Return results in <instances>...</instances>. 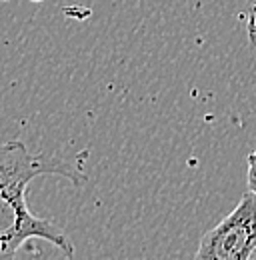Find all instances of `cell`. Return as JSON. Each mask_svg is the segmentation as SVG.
I'll use <instances>...</instances> for the list:
<instances>
[{"label": "cell", "instance_id": "6da1fadb", "mask_svg": "<svg viewBox=\"0 0 256 260\" xmlns=\"http://www.w3.org/2000/svg\"><path fill=\"white\" fill-rule=\"evenodd\" d=\"M42 174H60L76 186L86 180L72 164L30 154L20 140L0 144V260H14L18 248L30 238H42L62 250L68 260L74 258L68 236L54 222L36 216L28 208V184Z\"/></svg>", "mask_w": 256, "mask_h": 260}, {"label": "cell", "instance_id": "7a4b0ae2", "mask_svg": "<svg viewBox=\"0 0 256 260\" xmlns=\"http://www.w3.org/2000/svg\"><path fill=\"white\" fill-rule=\"evenodd\" d=\"M256 252V194L246 192L236 208L208 230L192 260H252Z\"/></svg>", "mask_w": 256, "mask_h": 260}, {"label": "cell", "instance_id": "3957f363", "mask_svg": "<svg viewBox=\"0 0 256 260\" xmlns=\"http://www.w3.org/2000/svg\"><path fill=\"white\" fill-rule=\"evenodd\" d=\"M248 192L256 194V150L248 154Z\"/></svg>", "mask_w": 256, "mask_h": 260}, {"label": "cell", "instance_id": "277c9868", "mask_svg": "<svg viewBox=\"0 0 256 260\" xmlns=\"http://www.w3.org/2000/svg\"><path fill=\"white\" fill-rule=\"evenodd\" d=\"M30 2H42V0H30Z\"/></svg>", "mask_w": 256, "mask_h": 260}, {"label": "cell", "instance_id": "5b68a950", "mask_svg": "<svg viewBox=\"0 0 256 260\" xmlns=\"http://www.w3.org/2000/svg\"><path fill=\"white\" fill-rule=\"evenodd\" d=\"M252 260H256V252H254V256H252Z\"/></svg>", "mask_w": 256, "mask_h": 260}]
</instances>
